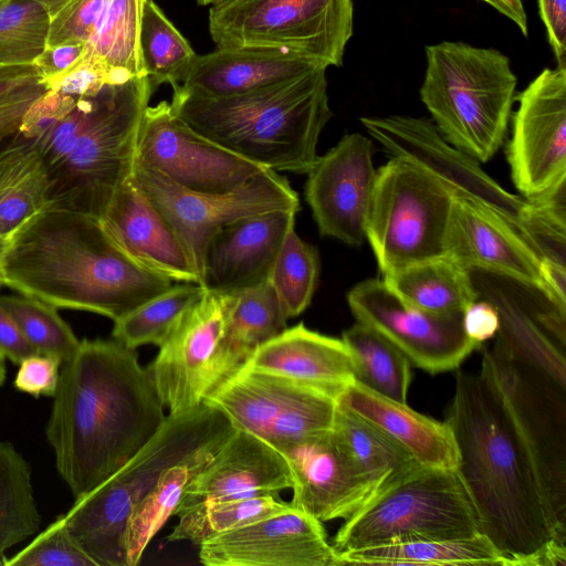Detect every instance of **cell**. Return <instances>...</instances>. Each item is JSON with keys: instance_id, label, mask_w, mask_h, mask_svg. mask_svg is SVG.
I'll return each instance as SVG.
<instances>
[{"instance_id": "6da1fadb", "label": "cell", "mask_w": 566, "mask_h": 566, "mask_svg": "<svg viewBox=\"0 0 566 566\" xmlns=\"http://www.w3.org/2000/svg\"><path fill=\"white\" fill-rule=\"evenodd\" d=\"M147 368L115 339H83L60 367L45 428L75 500L139 452L166 421Z\"/></svg>"}, {"instance_id": "7a4b0ae2", "label": "cell", "mask_w": 566, "mask_h": 566, "mask_svg": "<svg viewBox=\"0 0 566 566\" xmlns=\"http://www.w3.org/2000/svg\"><path fill=\"white\" fill-rule=\"evenodd\" d=\"M2 269L23 295L114 322L174 284L132 260L98 218L50 206L9 238Z\"/></svg>"}, {"instance_id": "3957f363", "label": "cell", "mask_w": 566, "mask_h": 566, "mask_svg": "<svg viewBox=\"0 0 566 566\" xmlns=\"http://www.w3.org/2000/svg\"><path fill=\"white\" fill-rule=\"evenodd\" d=\"M444 421L480 532L509 558L507 566L548 541L565 543L548 520L499 390L483 367L479 374L457 373Z\"/></svg>"}, {"instance_id": "277c9868", "label": "cell", "mask_w": 566, "mask_h": 566, "mask_svg": "<svg viewBox=\"0 0 566 566\" xmlns=\"http://www.w3.org/2000/svg\"><path fill=\"white\" fill-rule=\"evenodd\" d=\"M327 67L231 96L172 86V112L206 138L266 169L307 174L333 113Z\"/></svg>"}, {"instance_id": "5b68a950", "label": "cell", "mask_w": 566, "mask_h": 566, "mask_svg": "<svg viewBox=\"0 0 566 566\" xmlns=\"http://www.w3.org/2000/svg\"><path fill=\"white\" fill-rule=\"evenodd\" d=\"M228 418L202 402L167 416L159 431L118 471L75 500L62 515L74 542L96 566H127L125 538L140 500L169 467L234 431Z\"/></svg>"}, {"instance_id": "8992f818", "label": "cell", "mask_w": 566, "mask_h": 566, "mask_svg": "<svg viewBox=\"0 0 566 566\" xmlns=\"http://www.w3.org/2000/svg\"><path fill=\"white\" fill-rule=\"evenodd\" d=\"M154 90L142 75L84 96L77 129L62 158L48 170V206L102 218L133 175L138 130Z\"/></svg>"}, {"instance_id": "52a82bcc", "label": "cell", "mask_w": 566, "mask_h": 566, "mask_svg": "<svg viewBox=\"0 0 566 566\" xmlns=\"http://www.w3.org/2000/svg\"><path fill=\"white\" fill-rule=\"evenodd\" d=\"M420 97L442 137L479 163L502 146L516 76L495 49L443 41L426 46Z\"/></svg>"}, {"instance_id": "ba28073f", "label": "cell", "mask_w": 566, "mask_h": 566, "mask_svg": "<svg viewBox=\"0 0 566 566\" xmlns=\"http://www.w3.org/2000/svg\"><path fill=\"white\" fill-rule=\"evenodd\" d=\"M481 367L493 379L544 510L566 539V385L524 358L501 335L482 347Z\"/></svg>"}, {"instance_id": "9c48e42d", "label": "cell", "mask_w": 566, "mask_h": 566, "mask_svg": "<svg viewBox=\"0 0 566 566\" xmlns=\"http://www.w3.org/2000/svg\"><path fill=\"white\" fill-rule=\"evenodd\" d=\"M360 123L392 157L413 163L454 197L474 201L499 214L543 259L564 242L565 221L548 203L502 188L478 160L449 144L431 120L389 115L361 117Z\"/></svg>"}, {"instance_id": "30bf717a", "label": "cell", "mask_w": 566, "mask_h": 566, "mask_svg": "<svg viewBox=\"0 0 566 566\" xmlns=\"http://www.w3.org/2000/svg\"><path fill=\"white\" fill-rule=\"evenodd\" d=\"M476 533L478 514L457 470L418 467L346 520L332 545L342 553Z\"/></svg>"}, {"instance_id": "8fae6325", "label": "cell", "mask_w": 566, "mask_h": 566, "mask_svg": "<svg viewBox=\"0 0 566 566\" xmlns=\"http://www.w3.org/2000/svg\"><path fill=\"white\" fill-rule=\"evenodd\" d=\"M453 193L402 157L377 170L366 224L382 277L446 255Z\"/></svg>"}, {"instance_id": "7c38bea8", "label": "cell", "mask_w": 566, "mask_h": 566, "mask_svg": "<svg viewBox=\"0 0 566 566\" xmlns=\"http://www.w3.org/2000/svg\"><path fill=\"white\" fill-rule=\"evenodd\" d=\"M217 48L277 50L340 66L353 35V0H226L210 6Z\"/></svg>"}, {"instance_id": "4fadbf2b", "label": "cell", "mask_w": 566, "mask_h": 566, "mask_svg": "<svg viewBox=\"0 0 566 566\" xmlns=\"http://www.w3.org/2000/svg\"><path fill=\"white\" fill-rule=\"evenodd\" d=\"M133 178L185 243L200 281L206 248L220 229L271 210H300L297 192L272 169L258 172L238 189L220 193L185 190L137 164Z\"/></svg>"}, {"instance_id": "5bb4252c", "label": "cell", "mask_w": 566, "mask_h": 566, "mask_svg": "<svg viewBox=\"0 0 566 566\" xmlns=\"http://www.w3.org/2000/svg\"><path fill=\"white\" fill-rule=\"evenodd\" d=\"M135 164L198 193L232 191L266 169L199 134L167 101L146 107Z\"/></svg>"}, {"instance_id": "9a60e30c", "label": "cell", "mask_w": 566, "mask_h": 566, "mask_svg": "<svg viewBox=\"0 0 566 566\" xmlns=\"http://www.w3.org/2000/svg\"><path fill=\"white\" fill-rule=\"evenodd\" d=\"M348 306L365 324L395 345L411 365L440 374L457 369L482 345L463 329V312L439 314L400 297L382 279H367L352 287Z\"/></svg>"}, {"instance_id": "2e32d148", "label": "cell", "mask_w": 566, "mask_h": 566, "mask_svg": "<svg viewBox=\"0 0 566 566\" xmlns=\"http://www.w3.org/2000/svg\"><path fill=\"white\" fill-rule=\"evenodd\" d=\"M516 99L511 177L522 197L542 199L566 187V65L544 69Z\"/></svg>"}, {"instance_id": "e0dca14e", "label": "cell", "mask_w": 566, "mask_h": 566, "mask_svg": "<svg viewBox=\"0 0 566 566\" xmlns=\"http://www.w3.org/2000/svg\"><path fill=\"white\" fill-rule=\"evenodd\" d=\"M446 255L472 272L535 289L565 313V269L549 264L509 222L474 201L454 197Z\"/></svg>"}, {"instance_id": "ac0fdd59", "label": "cell", "mask_w": 566, "mask_h": 566, "mask_svg": "<svg viewBox=\"0 0 566 566\" xmlns=\"http://www.w3.org/2000/svg\"><path fill=\"white\" fill-rule=\"evenodd\" d=\"M232 301L233 293L205 289L147 367L170 415L202 403L213 391L217 355Z\"/></svg>"}, {"instance_id": "d6986e66", "label": "cell", "mask_w": 566, "mask_h": 566, "mask_svg": "<svg viewBox=\"0 0 566 566\" xmlns=\"http://www.w3.org/2000/svg\"><path fill=\"white\" fill-rule=\"evenodd\" d=\"M377 170L371 140L345 135L307 172L305 199L322 235L349 245L366 240V224Z\"/></svg>"}, {"instance_id": "ffe728a7", "label": "cell", "mask_w": 566, "mask_h": 566, "mask_svg": "<svg viewBox=\"0 0 566 566\" xmlns=\"http://www.w3.org/2000/svg\"><path fill=\"white\" fill-rule=\"evenodd\" d=\"M199 547V560L207 566H340L322 522L295 507Z\"/></svg>"}, {"instance_id": "44dd1931", "label": "cell", "mask_w": 566, "mask_h": 566, "mask_svg": "<svg viewBox=\"0 0 566 566\" xmlns=\"http://www.w3.org/2000/svg\"><path fill=\"white\" fill-rule=\"evenodd\" d=\"M276 450L292 474V506L321 522L346 521L375 496L371 484L333 429Z\"/></svg>"}, {"instance_id": "7402d4cb", "label": "cell", "mask_w": 566, "mask_h": 566, "mask_svg": "<svg viewBox=\"0 0 566 566\" xmlns=\"http://www.w3.org/2000/svg\"><path fill=\"white\" fill-rule=\"evenodd\" d=\"M284 457L262 438L235 429L184 492L176 516L199 505L292 489Z\"/></svg>"}, {"instance_id": "603a6c76", "label": "cell", "mask_w": 566, "mask_h": 566, "mask_svg": "<svg viewBox=\"0 0 566 566\" xmlns=\"http://www.w3.org/2000/svg\"><path fill=\"white\" fill-rule=\"evenodd\" d=\"M99 221L119 249L139 265L172 282L201 285L185 243L133 175L117 189Z\"/></svg>"}, {"instance_id": "cb8c5ba5", "label": "cell", "mask_w": 566, "mask_h": 566, "mask_svg": "<svg viewBox=\"0 0 566 566\" xmlns=\"http://www.w3.org/2000/svg\"><path fill=\"white\" fill-rule=\"evenodd\" d=\"M296 213L292 209L271 210L220 229L206 248L201 285L233 293L269 279L287 233L295 228Z\"/></svg>"}, {"instance_id": "d4e9b609", "label": "cell", "mask_w": 566, "mask_h": 566, "mask_svg": "<svg viewBox=\"0 0 566 566\" xmlns=\"http://www.w3.org/2000/svg\"><path fill=\"white\" fill-rule=\"evenodd\" d=\"M243 367L286 377L336 400L355 381L354 359L343 339L303 323L261 345Z\"/></svg>"}, {"instance_id": "484cf974", "label": "cell", "mask_w": 566, "mask_h": 566, "mask_svg": "<svg viewBox=\"0 0 566 566\" xmlns=\"http://www.w3.org/2000/svg\"><path fill=\"white\" fill-rule=\"evenodd\" d=\"M337 403L370 422L423 468L457 470L459 451L448 423L431 419L398 402L380 396L357 382L349 385Z\"/></svg>"}, {"instance_id": "4316f807", "label": "cell", "mask_w": 566, "mask_h": 566, "mask_svg": "<svg viewBox=\"0 0 566 566\" xmlns=\"http://www.w3.org/2000/svg\"><path fill=\"white\" fill-rule=\"evenodd\" d=\"M325 65L283 51L222 49L196 56L180 85L214 97L247 93Z\"/></svg>"}, {"instance_id": "83f0119b", "label": "cell", "mask_w": 566, "mask_h": 566, "mask_svg": "<svg viewBox=\"0 0 566 566\" xmlns=\"http://www.w3.org/2000/svg\"><path fill=\"white\" fill-rule=\"evenodd\" d=\"M289 317L269 279L233 292L214 371V389L239 371L263 344L286 328Z\"/></svg>"}, {"instance_id": "f1b7e54d", "label": "cell", "mask_w": 566, "mask_h": 566, "mask_svg": "<svg viewBox=\"0 0 566 566\" xmlns=\"http://www.w3.org/2000/svg\"><path fill=\"white\" fill-rule=\"evenodd\" d=\"M305 387L280 375L242 367L203 402L221 411L235 429L266 440L274 421Z\"/></svg>"}, {"instance_id": "f546056e", "label": "cell", "mask_w": 566, "mask_h": 566, "mask_svg": "<svg viewBox=\"0 0 566 566\" xmlns=\"http://www.w3.org/2000/svg\"><path fill=\"white\" fill-rule=\"evenodd\" d=\"M343 565L507 566L509 558L482 533L364 547L337 553Z\"/></svg>"}, {"instance_id": "4dcf8cb0", "label": "cell", "mask_w": 566, "mask_h": 566, "mask_svg": "<svg viewBox=\"0 0 566 566\" xmlns=\"http://www.w3.org/2000/svg\"><path fill=\"white\" fill-rule=\"evenodd\" d=\"M49 177L31 140L14 134L0 149V234L9 239L48 206Z\"/></svg>"}, {"instance_id": "1f68e13d", "label": "cell", "mask_w": 566, "mask_h": 566, "mask_svg": "<svg viewBox=\"0 0 566 566\" xmlns=\"http://www.w3.org/2000/svg\"><path fill=\"white\" fill-rule=\"evenodd\" d=\"M229 436L201 448L187 459L169 467L140 500L132 513L126 531L127 566H135L139 563L151 538L167 520L175 515L186 488L212 459Z\"/></svg>"}, {"instance_id": "d6a6232c", "label": "cell", "mask_w": 566, "mask_h": 566, "mask_svg": "<svg viewBox=\"0 0 566 566\" xmlns=\"http://www.w3.org/2000/svg\"><path fill=\"white\" fill-rule=\"evenodd\" d=\"M382 280L405 301L431 313L464 312L480 297L472 272L448 255L413 264Z\"/></svg>"}, {"instance_id": "836d02e7", "label": "cell", "mask_w": 566, "mask_h": 566, "mask_svg": "<svg viewBox=\"0 0 566 566\" xmlns=\"http://www.w3.org/2000/svg\"><path fill=\"white\" fill-rule=\"evenodd\" d=\"M333 430L371 484L375 496L420 467L385 432L338 403Z\"/></svg>"}, {"instance_id": "e575fe53", "label": "cell", "mask_w": 566, "mask_h": 566, "mask_svg": "<svg viewBox=\"0 0 566 566\" xmlns=\"http://www.w3.org/2000/svg\"><path fill=\"white\" fill-rule=\"evenodd\" d=\"M355 365V382L386 398L407 402L411 364L388 339L356 322L342 336Z\"/></svg>"}, {"instance_id": "d590c367", "label": "cell", "mask_w": 566, "mask_h": 566, "mask_svg": "<svg viewBox=\"0 0 566 566\" xmlns=\"http://www.w3.org/2000/svg\"><path fill=\"white\" fill-rule=\"evenodd\" d=\"M146 0H104L82 59L135 76L145 75L139 31Z\"/></svg>"}, {"instance_id": "8d00e7d4", "label": "cell", "mask_w": 566, "mask_h": 566, "mask_svg": "<svg viewBox=\"0 0 566 566\" xmlns=\"http://www.w3.org/2000/svg\"><path fill=\"white\" fill-rule=\"evenodd\" d=\"M291 502L265 494L210 502L180 514L168 535L169 542L190 541L196 545L229 531L291 510Z\"/></svg>"}, {"instance_id": "74e56055", "label": "cell", "mask_w": 566, "mask_h": 566, "mask_svg": "<svg viewBox=\"0 0 566 566\" xmlns=\"http://www.w3.org/2000/svg\"><path fill=\"white\" fill-rule=\"evenodd\" d=\"M40 522L30 467L11 443L0 441V563L10 547L39 530Z\"/></svg>"}, {"instance_id": "f35d334b", "label": "cell", "mask_w": 566, "mask_h": 566, "mask_svg": "<svg viewBox=\"0 0 566 566\" xmlns=\"http://www.w3.org/2000/svg\"><path fill=\"white\" fill-rule=\"evenodd\" d=\"M197 283H178L114 322L113 339L127 348L146 344L160 346L181 317L202 296Z\"/></svg>"}, {"instance_id": "ab89813d", "label": "cell", "mask_w": 566, "mask_h": 566, "mask_svg": "<svg viewBox=\"0 0 566 566\" xmlns=\"http://www.w3.org/2000/svg\"><path fill=\"white\" fill-rule=\"evenodd\" d=\"M140 61L154 87L180 84L197 54L154 0H146L139 31Z\"/></svg>"}, {"instance_id": "60d3db41", "label": "cell", "mask_w": 566, "mask_h": 566, "mask_svg": "<svg viewBox=\"0 0 566 566\" xmlns=\"http://www.w3.org/2000/svg\"><path fill=\"white\" fill-rule=\"evenodd\" d=\"M319 274L317 250L302 240L293 228L286 235L269 274L289 318L311 304Z\"/></svg>"}, {"instance_id": "b9f144b4", "label": "cell", "mask_w": 566, "mask_h": 566, "mask_svg": "<svg viewBox=\"0 0 566 566\" xmlns=\"http://www.w3.org/2000/svg\"><path fill=\"white\" fill-rule=\"evenodd\" d=\"M0 301L39 354L53 356L62 364L77 349L81 340L59 315L55 306L23 294L0 295Z\"/></svg>"}, {"instance_id": "7bdbcfd3", "label": "cell", "mask_w": 566, "mask_h": 566, "mask_svg": "<svg viewBox=\"0 0 566 566\" xmlns=\"http://www.w3.org/2000/svg\"><path fill=\"white\" fill-rule=\"evenodd\" d=\"M50 17L31 0H9L0 8V67L31 64L43 51Z\"/></svg>"}, {"instance_id": "ee69618b", "label": "cell", "mask_w": 566, "mask_h": 566, "mask_svg": "<svg viewBox=\"0 0 566 566\" xmlns=\"http://www.w3.org/2000/svg\"><path fill=\"white\" fill-rule=\"evenodd\" d=\"M2 565L27 566H96L95 562L74 542L60 516L27 547Z\"/></svg>"}, {"instance_id": "f6af8a7d", "label": "cell", "mask_w": 566, "mask_h": 566, "mask_svg": "<svg viewBox=\"0 0 566 566\" xmlns=\"http://www.w3.org/2000/svg\"><path fill=\"white\" fill-rule=\"evenodd\" d=\"M104 0H67L50 17L45 46L86 45ZM44 46V48H45Z\"/></svg>"}, {"instance_id": "bcb514c9", "label": "cell", "mask_w": 566, "mask_h": 566, "mask_svg": "<svg viewBox=\"0 0 566 566\" xmlns=\"http://www.w3.org/2000/svg\"><path fill=\"white\" fill-rule=\"evenodd\" d=\"M134 76L81 57L70 70L42 84L49 91L82 97L96 94L107 84L122 83Z\"/></svg>"}, {"instance_id": "7dc6e473", "label": "cell", "mask_w": 566, "mask_h": 566, "mask_svg": "<svg viewBox=\"0 0 566 566\" xmlns=\"http://www.w3.org/2000/svg\"><path fill=\"white\" fill-rule=\"evenodd\" d=\"M14 377V387L38 398L40 396L53 397L60 376L61 361L49 355L35 354L20 364Z\"/></svg>"}, {"instance_id": "c3c4849f", "label": "cell", "mask_w": 566, "mask_h": 566, "mask_svg": "<svg viewBox=\"0 0 566 566\" xmlns=\"http://www.w3.org/2000/svg\"><path fill=\"white\" fill-rule=\"evenodd\" d=\"M77 97L46 90L27 111L17 134L34 139L67 114Z\"/></svg>"}, {"instance_id": "681fc988", "label": "cell", "mask_w": 566, "mask_h": 566, "mask_svg": "<svg viewBox=\"0 0 566 566\" xmlns=\"http://www.w3.org/2000/svg\"><path fill=\"white\" fill-rule=\"evenodd\" d=\"M45 91V86L38 82L0 97V142L12 137L19 130L29 107Z\"/></svg>"}, {"instance_id": "f907efd6", "label": "cell", "mask_w": 566, "mask_h": 566, "mask_svg": "<svg viewBox=\"0 0 566 566\" xmlns=\"http://www.w3.org/2000/svg\"><path fill=\"white\" fill-rule=\"evenodd\" d=\"M500 314L492 301L479 298L463 312V329L473 342L482 345L500 329Z\"/></svg>"}, {"instance_id": "816d5d0a", "label": "cell", "mask_w": 566, "mask_h": 566, "mask_svg": "<svg viewBox=\"0 0 566 566\" xmlns=\"http://www.w3.org/2000/svg\"><path fill=\"white\" fill-rule=\"evenodd\" d=\"M538 7L557 65H566V0H538Z\"/></svg>"}, {"instance_id": "f5cc1de1", "label": "cell", "mask_w": 566, "mask_h": 566, "mask_svg": "<svg viewBox=\"0 0 566 566\" xmlns=\"http://www.w3.org/2000/svg\"><path fill=\"white\" fill-rule=\"evenodd\" d=\"M84 45L62 44L45 46L33 61L38 69L41 83L48 82L70 70L82 56Z\"/></svg>"}, {"instance_id": "db71d44e", "label": "cell", "mask_w": 566, "mask_h": 566, "mask_svg": "<svg viewBox=\"0 0 566 566\" xmlns=\"http://www.w3.org/2000/svg\"><path fill=\"white\" fill-rule=\"evenodd\" d=\"M0 354L14 364L39 354L25 339L13 317L0 301Z\"/></svg>"}, {"instance_id": "11a10c76", "label": "cell", "mask_w": 566, "mask_h": 566, "mask_svg": "<svg viewBox=\"0 0 566 566\" xmlns=\"http://www.w3.org/2000/svg\"><path fill=\"white\" fill-rule=\"evenodd\" d=\"M566 543L548 541L530 555L512 560L511 566H565Z\"/></svg>"}, {"instance_id": "9f6ffc18", "label": "cell", "mask_w": 566, "mask_h": 566, "mask_svg": "<svg viewBox=\"0 0 566 566\" xmlns=\"http://www.w3.org/2000/svg\"><path fill=\"white\" fill-rule=\"evenodd\" d=\"M41 82L33 63L0 67V97L23 86Z\"/></svg>"}, {"instance_id": "6f0895ef", "label": "cell", "mask_w": 566, "mask_h": 566, "mask_svg": "<svg viewBox=\"0 0 566 566\" xmlns=\"http://www.w3.org/2000/svg\"><path fill=\"white\" fill-rule=\"evenodd\" d=\"M502 7V14L512 20L527 35V20L522 0H497Z\"/></svg>"}, {"instance_id": "680465c9", "label": "cell", "mask_w": 566, "mask_h": 566, "mask_svg": "<svg viewBox=\"0 0 566 566\" xmlns=\"http://www.w3.org/2000/svg\"><path fill=\"white\" fill-rule=\"evenodd\" d=\"M39 6H41L49 14V17L53 15L57 10H60L67 0H31Z\"/></svg>"}, {"instance_id": "91938a15", "label": "cell", "mask_w": 566, "mask_h": 566, "mask_svg": "<svg viewBox=\"0 0 566 566\" xmlns=\"http://www.w3.org/2000/svg\"><path fill=\"white\" fill-rule=\"evenodd\" d=\"M8 242H9V239H7L0 234V286L4 285L2 266H3V259H4L6 251H7Z\"/></svg>"}, {"instance_id": "94428289", "label": "cell", "mask_w": 566, "mask_h": 566, "mask_svg": "<svg viewBox=\"0 0 566 566\" xmlns=\"http://www.w3.org/2000/svg\"><path fill=\"white\" fill-rule=\"evenodd\" d=\"M6 379V358L0 354V386Z\"/></svg>"}, {"instance_id": "6125c7cd", "label": "cell", "mask_w": 566, "mask_h": 566, "mask_svg": "<svg viewBox=\"0 0 566 566\" xmlns=\"http://www.w3.org/2000/svg\"><path fill=\"white\" fill-rule=\"evenodd\" d=\"M196 1L200 6H213V4L223 2L226 0H196Z\"/></svg>"}, {"instance_id": "be15d7a7", "label": "cell", "mask_w": 566, "mask_h": 566, "mask_svg": "<svg viewBox=\"0 0 566 566\" xmlns=\"http://www.w3.org/2000/svg\"><path fill=\"white\" fill-rule=\"evenodd\" d=\"M482 1L489 3L494 9H496L499 12L502 13V7H501V4H500V2L497 0H482Z\"/></svg>"}, {"instance_id": "e7e4bbea", "label": "cell", "mask_w": 566, "mask_h": 566, "mask_svg": "<svg viewBox=\"0 0 566 566\" xmlns=\"http://www.w3.org/2000/svg\"><path fill=\"white\" fill-rule=\"evenodd\" d=\"M9 0H0V8L4 6Z\"/></svg>"}]
</instances>
